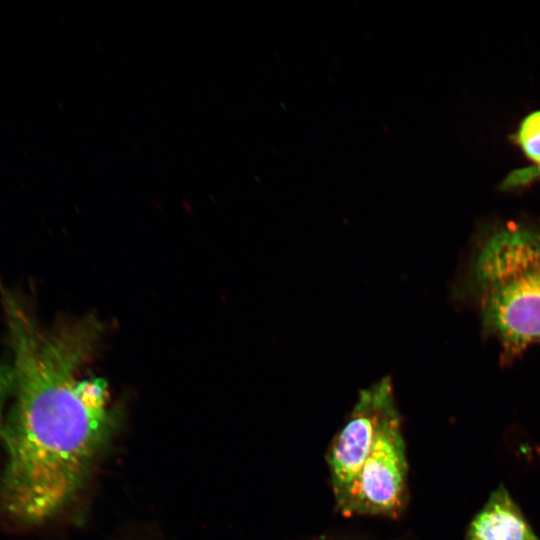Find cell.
Returning a JSON list of instances; mask_svg holds the SVG:
<instances>
[{
  "label": "cell",
  "instance_id": "cell-6",
  "mask_svg": "<svg viewBox=\"0 0 540 540\" xmlns=\"http://www.w3.org/2000/svg\"><path fill=\"white\" fill-rule=\"evenodd\" d=\"M517 141L525 155L534 161L540 170V111L531 113L522 121Z\"/></svg>",
  "mask_w": 540,
  "mask_h": 540
},
{
  "label": "cell",
  "instance_id": "cell-4",
  "mask_svg": "<svg viewBox=\"0 0 540 540\" xmlns=\"http://www.w3.org/2000/svg\"><path fill=\"white\" fill-rule=\"evenodd\" d=\"M395 404L392 380L385 376L359 392L348 420L334 439L328 464L340 508L347 501L373 447L383 417Z\"/></svg>",
  "mask_w": 540,
  "mask_h": 540
},
{
  "label": "cell",
  "instance_id": "cell-3",
  "mask_svg": "<svg viewBox=\"0 0 540 540\" xmlns=\"http://www.w3.org/2000/svg\"><path fill=\"white\" fill-rule=\"evenodd\" d=\"M406 475L401 417L395 404L383 417L373 447L341 511L348 515H395L404 502Z\"/></svg>",
  "mask_w": 540,
  "mask_h": 540
},
{
  "label": "cell",
  "instance_id": "cell-2",
  "mask_svg": "<svg viewBox=\"0 0 540 540\" xmlns=\"http://www.w3.org/2000/svg\"><path fill=\"white\" fill-rule=\"evenodd\" d=\"M452 295L476 312L502 363L540 348V228L513 223L484 233L470 248Z\"/></svg>",
  "mask_w": 540,
  "mask_h": 540
},
{
  "label": "cell",
  "instance_id": "cell-5",
  "mask_svg": "<svg viewBox=\"0 0 540 540\" xmlns=\"http://www.w3.org/2000/svg\"><path fill=\"white\" fill-rule=\"evenodd\" d=\"M466 540H539L508 490L498 486L470 521Z\"/></svg>",
  "mask_w": 540,
  "mask_h": 540
},
{
  "label": "cell",
  "instance_id": "cell-7",
  "mask_svg": "<svg viewBox=\"0 0 540 540\" xmlns=\"http://www.w3.org/2000/svg\"><path fill=\"white\" fill-rule=\"evenodd\" d=\"M12 391V372L10 365L0 364V436L3 431L4 416Z\"/></svg>",
  "mask_w": 540,
  "mask_h": 540
},
{
  "label": "cell",
  "instance_id": "cell-1",
  "mask_svg": "<svg viewBox=\"0 0 540 540\" xmlns=\"http://www.w3.org/2000/svg\"><path fill=\"white\" fill-rule=\"evenodd\" d=\"M7 328L12 391L0 438V507L15 523L35 526L73 500L119 416L106 383L80 377L102 333L97 323L82 318L44 328L20 315Z\"/></svg>",
  "mask_w": 540,
  "mask_h": 540
}]
</instances>
